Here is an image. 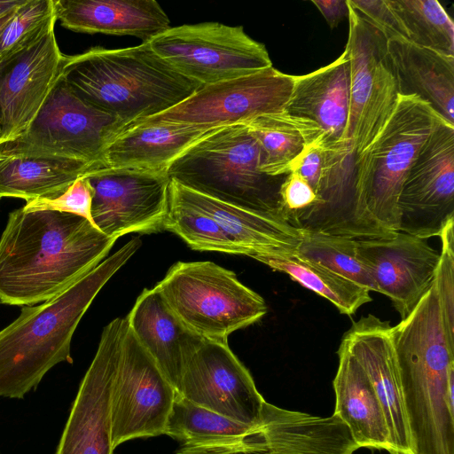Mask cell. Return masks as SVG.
Wrapping results in <instances>:
<instances>
[{
	"mask_svg": "<svg viewBox=\"0 0 454 454\" xmlns=\"http://www.w3.org/2000/svg\"><path fill=\"white\" fill-rule=\"evenodd\" d=\"M312 3L332 28L336 27L342 20L348 17V0H313Z\"/></svg>",
	"mask_w": 454,
	"mask_h": 454,
	"instance_id": "f35d334b",
	"label": "cell"
},
{
	"mask_svg": "<svg viewBox=\"0 0 454 454\" xmlns=\"http://www.w3.org/2000/svg\"><path fill=\"white\" fill-rule=\"evenodd\" d=\"M364 19L379 28L385 37L404 38L405 31L387 0H348Z\"/></svg>",
	"mask_w": 454,
	"mask_h": 454,
	"instance_id": "74e56055",
	"label": "cell"
},
{
	"mask_svg": "<svg viewBox=\"0 0 454 454\" xmlns=\"http://www.w3.org/2000/svg\"><path fill=\"white\" fill-rule=\"evenodd\" d=\"M293 82L294 75L270 67L202 86L176 106L145 119L205 129L245 123L260 115L284 111Z\"/></svg>",
	"mask_w": 454,
	"mask_h": 454,
	"instance_id": "7c38bea8",
	"label": "cell"
},
{
	"mask_svg": "<svg viewBox=\"0 0 454 454\" xmlns=\"http://www.w3.org/2000/svg\"><path fill=\"white\" fill-rule=\"evenodd\" d=\"M212 129L141 119L126 125L106 147L103 164L111 168L167 172L170 164Z\"/></svg>",
	"mask_w": 454,
	"mask_h": 454,
	"instance_id": "603a6c76",
	"label": "cell"
},
{
	"mask_svg": "<svg viewBox=\"0 0 454 454\" xmlns=\"http://www.w3.org/2000/svg\"><path fill=\"white\" fill-rule=\"evenodd\" d=\"M24 1L25 0H0V15L22 4Z\"/></svg>",
	"mask_w": 454,
	"mask_h": 454,
	"instance_id": "ab89813d",
	"label": "cell"
},
{
	"mask_svg": "<svg viewBox=\"0 0 454 454\" xmlns=\"http://www.w3.org/2000/svg\"><path fill=\"white\" fill-rule=\"evenodd\" d=\"M349 98L350 61L345 49L333 62L307 74L294 75L284 111L315 122L323 133L321 145L337 149L351 145L347 139Z\"/></svg>",
	"mask_w": 454,
	"mask_h": 454,
	"instance_id": "ffe728a7",
	"label": "cell"
},
{
	"mask_svg": "<svg viewBox=\"0 0 454 454\" xmlns=\"http://www.w3.org/2000/svg\"><path fill=\"white\" fill-rule=\"evenodd\" d=\"M339 364L333 380L335 410L333 414L348 427L358 448L390 452L386 419L362 367L340 342Z\"/></svg>",
	"mask_w": 454,
	"mask_h": 454,
	"instance_id": "4316f807",
	"label": "cell"
},
{
	"mask_svg": "<svg viewBox=\"0 0 454 454\" xmlns=\"http://www.w3.org/2000/svg\"><path fill=\"white\" fill-rule=\"evenodd\" d=\"M116 240L76 215L13 210L0 237V302L51 299L98 265Z\"/></svg>",
	"mask_w": 454,
	"mask_h": 454,
	"instance_id": "6da1fadb",
	"label": "cell"
},
{
	"mask_svg": "<svg viewBox=\"0 0 454 454\" xmlns=\"http://www.w3.org/2000/svg\"><path fill=\"white\" fill-rule=\"evenodd\" d=\"M245 124L258 143L260 169L272 176L291 173L305 150L322 142L323 133L315 122L285 111L260 115Z\"/></svg>",
	"mask_w": 454,
	"mask_h": 454,
	"instance_id": "83f0119b",
	"label": "cell"
},
{
	"mask_svg": "<svg viewBox=\"0 0 454 454\" xmlns=\"http://www.w3.org/2000/svg\"><path fill=\"white\" fill-rule=\"evenodd\" d=\"M140 244L129 240L56 296L22 308L0 331V397L22 398L54 365L72 363L71 340L82 316Z\"/></svg>",
	"mask_w": 454,
	"mask_h": 454,
	"instance_id": "3957f363",
	"label": "cell"
},
{
	"mask_svg": "<svg viewBox=\"0 0 454 454\" xmlns=\"http://www.w3.org/2000/svg\"><path fill=\"white\" fill-rule=\"evenodd\" d=\"M66 58L52 29L0 69V145L29 128L62 79Z\"/></svg>",
	"mask_w": 454,
	"mask_h": 454,
	"instance_id": "e0dca14e",
	"label": "cell"
},
{
	"mask_svg": "<svg viewBox=\"0 0 454 454\" xmlns=\"http://www.w3.org/2000/svg\"><path fill=\"white\" fill-rule=\"evenodd\" d=\"M280 209L290 220L296 215L310 208L317 202V197L309 183L296 171L286 176L279 189Z\"/></svg>",
	"mask_w": 454,
	"mask_h": 454,
	"instance_id": "8d00e7d4",
	"label": "cell"
},
{
	"mask_svg": "<svg viewBox=\"0 0 454 454\" xmlns=\"http://www.w3.org/2000/svg\"><path fill=\"white\" fill-rule=\"evenodd\" d=\"M356 245L377 292L386 295L401 320L404 319L430 288L440 252L427 239L402 231L387 238L356 240Z\"/></svg>",
	"mask_w": 454,
	"mask_h": 454,
	"instance_id": "ac0fdd59",
	"label": "cell"
},
{
	"mask_svg": "<svg viewBox=\"0 0 454 454\" xmlns=\"http://www.w3.org/2000/svg\"><path fill=\"white\" fill-rule=\"evenodd\" d=\"M55 0H25L0 33V69L55 28Z\"/></svg>",
	"mask_w": 454,
	"mask_h": 454,
	"instance_id": "d6a6232c",
	"label": "cell"
},
{
	"mask_svg": "<svg viewBox=\"0 0 454 454\" xmlns=\"http://www.w3.org/2000/svg\"><path fill=\"white\" fill-rule=\"evenodd\" d=\"M93 189L88 176L75 180L64 192L51 199L27 201L22 207L26 211L53 210L82 216L90 222Z\"/></svg>",
	"mask_w": 454,
	"mask_h": 454,
	"instance_id": "d590c367",
	"label": "cell"
},
{
	"mask_svg": "<svg viewBox=\"0 0 454 454\" xmlns=\"http://www.w3.org/2000/svg\"><path fill=\"white\" fill-rule=\"evenodd\" d=\"M442 121L428 103L416 96L399 95L382 130L356 155L360 207L389 232L399 231L398 198L406 176L422 145Z\"/></svg>",
	"mask_w": 454,
	"mask_h": 454,
	"instance_id": "8992f818",
	"label": "cell"
},
{
	"mask_svg": "<svg viewBox=\"0 0 454 454\" xmlns=\"http://www.w3.org/2000/svg\"><path fill=\"white\" fill-rule=\"evenodd\" d=\"M260 164L258 143L247 126L239 123L217 128L200 138L170 164L167 174L170 180L218 201L259 215L284 216L279 189L286 176H269Z\"/></svg>",
	"mask_w": 454,
	"mask_h": 454,
	"instance_id": "5b68a950",
	"label": "cell"
},
{
	"mask_svg": "<svg viewBox=\"0 0 454 454\" xmlns=\"http://www.w3.org/2000/svg\"><path fill=\"white\" fill-rule=\"evenodd\" d=\"M295 254L332 270L370 292H377L372 275L358 254L356 239L305 231Z\"/></svg>",
	"mask_w": 454,
	"mask_h": 454,
	"instance_id": "1f68e13d",
	"label": "cell"
},
{
	"mask_svg": "<svg viewBox=\"0 0 454 454\" xmlns=\"http://www.w3.org/2000/svg\"><path fill=\"white\" fill-rule=\"evenodd\" d=\"M154 288L179 320L204 340L228 341L231 333L267 313L260 294L212 262H177Z\"/></svg>",
	"mask_w": 454,
	"mask_h": 454,
	"instance_id": "52a82bcc",
	"label": "cell"
},
{
	"mask_svg": "<svg viewBox=\"0 0 454 454\" xmlns=\"http://www.w3.org/2000/svg\"><path fill=\"white\" fill-rule=\"evenodd\" d=\"M164 434L179 443L176 454H257L260 450L259 422L250 425L229 419L179 394Z\"/></svg>",
	"mask_w": 454,
	"mask_h": 454,
	"instance_id": "cb8c5ba5",
	"label": "cell"
},
{
	"mask_svg": "<svg viewBox=\"0 0 454 454\" xmlns=\"http://www.w3.org/2000/svg\"><path fill=\"white\" fill-rule=\"evenodd\" d=\"M169 193L182 202L212 216L244 255L262 256L293 254L305 231L281 215H264L228 205L193 192L174 180Z\"/></svg>",
	"mask_w": 454,
	"mask_h": 454,
	"instance_id": "44dd1931",
	"label": "cell"
},
{
	"mask_svg": "<svg viewBox=\"0 0 454 454\" xmlns=\"http://www.w3.org/2000/svg\"><path fill=\"white\" fill-rule=\"evenodd\" d=\"M125 325L118 317L104 327L56 454H113L111 397Z\"/></svg>",
	"mask_w": 454,
	"mask_h": 454,
	"instance_id": "9a60e30c",
	"label": "cell"
},
{
	"mask_svg": "<svg viewBox=\"0 0 454 454\" xmlns=\"http://www.w3.org/2000/svg\"><path fill=\"white\" fill-rule=\"evenodd\" d=\"M177 394L202 408L245 423L259 422L266 402L228 341L203 340L188 360Z\"/></svg>",
	"mask_w": 454,
	"mask_h": 454,
	"instance_id": "2e32d148",
	"label": "cell"
},
{
	"mask_svg": "<svg viewBox=\"0 0 454 454\" xmlns=\"http://www.w3.org/2000/svg\"><path fill=\"white\" fill-rule=\"evenodd\" d=\"M407 40L454 57V24L436 0H387Z\"/></svg>",
	"mask_w": 454,
	"mask_h": 454,
	"instance_id": "4dcf8cb0",
	"label": "cell"
},
{
	"mask_svg": "<svg viewBox=\"0 0 454 454\" xmlns=\"http://www.w3.org/2000/svg\"><path fill=\"white\" fill-rule=\"evenodd\" d=\"M1 137H2V128H1V121H0V140H1Z\"/></svg>",
	"mask_w": 454,
	"mask_h": 454,
	"instance_id": "b9f144b4",
	"label": "cell"
},
{
	"mask_svg": "<svg viewBox=\"0 0 454 454\" xmlns=\"http://www.w3.org/2000/svg\"><path fill=\"white\" fill-rule=\"evenodd\" d=\"M392 327L369 314L354 322L340 342L364 370L379 400L389 433V454H413Z\"/></svg>",
	"mask_w": 454,
	"mask_h": 454,
	"instance_id": "d6986e66",
	"label": "cell"
},
{
	"mask_svg": "<svg viewBox=\"0 0 454 454\" xmlns=\"http://www.w3.org/2000/svg\"><path fill=\"white\" fill-rule=\"evenodd\" d=\"M20 5L14 7L12 10L0 15V33L4 28V27L7 25V23L12 20V18L14 16L16 11L18 10V8Z\"/></svg>",
	"mask_w": 454,
	"mask_h": 454,
	"instance_id": "60d3db41",
	"label": "cell"
},
{
	"mask_svg": "<svg viewBox=\"0 0 454 454\" xmlns=\"http://www.w3.org/2000/svg\"><path fill=\"white\" fill-rule=\"evenodd\" d=\"M176 395L126 321L111 397L114 448L129 440L164 434Z\"/></svg>",
	"mask_w": 454,
	"mask_h": 454,
	"instance_id": "8fae6325",
	"label": "cell"
},
{
	"mask_svg": "<svg viewBox=\"0 0 454 454\" xmlns=\"http://www.w3.org/2000/svg\"><path fill=\"white\" fill-rule=\"evenodd\" d=\"M58 21L79 33L129 35L147 42L169 28L155 0H55Z\"/></svg>",
	"mask_w": 454,
	"mask_h": 454,
	"instance_id": "d4e9b609",
	"label": "cell"
},
{
	"mask_svg": "<svg viewBox=\"0 0 454 454\" xmlns=\"http://www.w3.org/2000/svg\"><path fill=\"white\" fill-rule=\"evenodd\" d=\"M399 95L416 96L454 125V57L404 38L387 40Z\"/></svg>",
	"mask_w": 454,
	"mask_h": 454,
	"instance_id": "484cf974",
	"label": "cell"
},
{
	"mask_svg": "<svg viewBox=\"0 0 454 454\" xmlns=\"http://www.w3.org/2000/svg\"><path fill=\"white\" fill-rule=\"evenodd\" d=\"M125 126L85 103L61 79L29 128L0 145V160L41 158L104 166L106 147Z\"/></svg>",
	"mask_w": 454,
	"mask_h": 454,
	"instance_id": "ba28073f",
	"label": "cell"
},
{
	"mask_svg": "<svg viewBox=\"0 0 454 454\" xmlns=\"http://www.w3.org/2000/svg\"><path fill=\"white\" fill-rule=\"evenodd\" d=\"M88 179L93 189V225L107 237L164 230L169 203L167 172L103 167Z\"/></svg>",
	"mask_w": 454,
	"mask_h": 454,
	"instance_id": "4fadbf2b",
	"label": "cell"
},
{
	"mask_svg": "<svg viewBox=\"0 0 454 454\" xmlns=\"http://www.w3.org/2000/svg\"><path fill=\"white\" fill-rule=\"evenodd\" d=\"M399 231L427 239L454 220V125L442 121L422 145L398 198Z\"/></svg>",
	"mask_w": 454,
	"mask_h": 454,
	"instance_id": "5bb4252c",
	"label": "cell"
},
{
	"mask_svg": "<svg viewBox=\"0 0 454 454\" xmlns=\"http://www.w3.org/2000/svg\"><path fill=\"white\" fill-rule=\"evenodd\" d=\"M62 80L85 103L126 125L160 114L202 87L176 72L148 42L67 55Z\"/></svg>",
	"mask_w": 454,
	"mask_h": 454,
	"instance_id": "277c9868",
	"label": "cell"
},
{
	"mask_svg": "<svg viewBox=\"0 0 454 454\" xmlns=\"http://www.w3.org/2000/svg\"><path fill=\"white\" fill-rule=\"evenodd\" d=\"M392 334L413 454H454V345L434 281Z\"/></svg>",
	"mask_w": 454,
	"mask_h": 454,
	"instance_id": "7a4b0ae2",
	"label": "cell"
},
{
	"mask_svg": "<svg viewBox=\"0 0 454 454\" xmlns=\"http://www.w3.org/2000/svg\"><path fill=\"white\" fill-rule=\"evenodd\" d=\"M164 230L176 233L195 250L244 254L212 216L170 193Z\"/></svg>",
	"mask_w": 454,
	"mask_h": 454,
	"instance_id": "836d02e7",
	"label": "cell"
},
{
	"mask_svg": "<svg viewBox=\"0 0 454 454\" xmlns=\"http://www.w3.org/2000/svg\"><path fill=\"white\" fill-rule=\"evenodd\" d=\"M147 42L176 72L202 86L272 67L266 47L241 26L185 24L170 27Z\"/></svg>",
	"mask_w": 454,
	"mask_h": 454,
	"instance_id": "9c48e42d",
	"label": "cell"
},
{
	"mask_svg": "<svg viewBox=\"0 0 454 454\" xmlns=\"http://www.w3.org/2000/svg\"><path fill=\"white\" fill-rule=\"evenodd\" d=\"M348 7L349 31L345 48L350 61L347 139L358 155L387 122L399 93L387 39L349 4Z\"/></svg>",
	"mask_w": 454,
	"mask_h": 454,
	"instance_id": "30bf717a",
	"label": "cell"
},
{
	"mask_svg": "<svg viewBox=\"0 0 454 454\" xmlns=\"http://www.w3.org/2000/svg\"><path fill=\"white\" fill-rule=\"evenodd\" d=\"M125 318L137 340L177 392L185 365L204 339L179 320L154 286L143 290Z\"/></svg>",
	"mask_w": 454,
	"mask_h": 454,
	"instance_id": "7402d4cb",
	"label": "cell"
},
{
	"mask_svg": "<svg viewBox=\"0 0 454 454\" xmlns=\"http://www.w3.org/2000/svg\"><path fill=\"white\" fill-rule=\"evenodd\" d=\"M274 270L287 274L294 281L333 303L340 313L351 316L372 299L370 291L332 270L295 254L262 256L256 259Z\"/></svg>",
	"mask_w": 454,
	"mask_h": 454,
	"instance_id": "f546056e",
	"label": "cell"
},
{
	"mask_svg": "<svg viewBox=\"0 0 454 454\" xmlns=\"http://www.w3.org/2000/svg\"><path fill=\"white\" fill-rule=\"evenodd\" d=\"M454 220L449 222L439 238L440 260L434 278L440 310L449 341L454 345Z\"/></svg>",
	"mask_w": 454,
	"mask_h": 454,
	"instance_id": "e575fe53",
	"label": "cell"
},
{
	"mask_svg": "<svg viewBox=\"0 0 454 454\" xmlns=\"http://www.w3.org/2000/svg\"><path fill=\"white\" fill-rule=\"evenodd\" d=\"M103 167L96 163L41 158L0 160V199L13 197L27 202L54 198L75 180Z\"/></svg>",
	"mask_w": 454,
	"mask_h": 454,
	"instance_id": "f1b7e54d",
	"label": "cell"
}]
</instances>
